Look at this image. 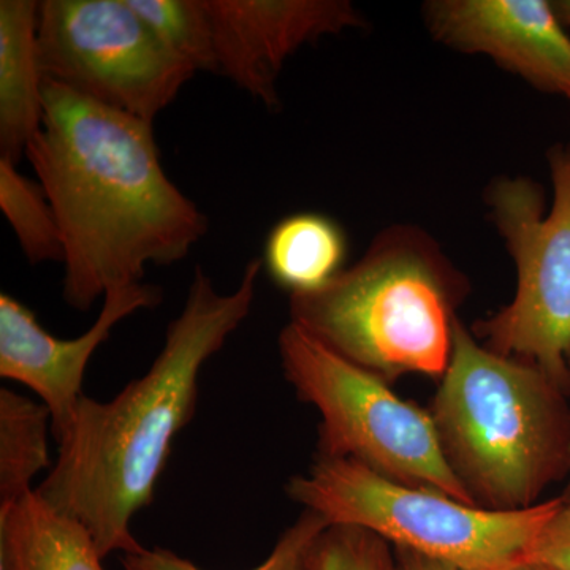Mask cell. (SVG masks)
Returning <instances> with one entry per match:
<instances>
[{
	"label": "cell",
	"instance_id": "13",
	"mask_svg": "<svg viewBox=\"0 0 570 570\" xmlns=\"http://www.w3.org/2000/svg\"><path fill=\"white\" fill-rule=\"evenodd\" d=\"M0 570H105L91 532L36 493L0 508Z\"/></svg>",
	"mask_w": 570,
	"mask_h": 570
},
{
	"label": "cell",
	"instance_id": "23",
	"mask_svg": "<svg viewBox=\"0 0 570 570\" xmlns=\"http://www.w3.org/2000/svg\"><path fill=\"white\" fill-rule=\"evenodd\" d=\"M504 570H550L549 568H546V566L539 564V562L534 561H521L519 564L510 566V568Z\"/></svg>",
	"mask_w": 570,
	"mask_h": 570
},
{
	"label": "cell",
	"instance_id": "19",
	"mask_svg": "<svg viewBox=\"0 0 570 570\" xmlns=\"http://www.w3.org/2000/svg\"><path fill=\"white\" fill-rule=\"evenodd\" d=\"M322 570H396V561L374 532L332 524L322 540Z\"/></svg>",
	"mask_w": 570,
	"mask_h": 570
},
{
	"label": "cell",
	"instance_id": "8",
	"mask_svg": "<svg viewBox=\"0 0 570 570\" xmlns=\"http://www.w3.org/2000/svg\"><path fill=\"white\" fill-rule=\"evenodd\" d=\"M37 40L45 81L149 124L197 73L127 0L39 2Z\"/></svg>",
	"mask_w": 570,
	"mask_h": 570
},
{
	"label": "cell",
	"instance_id": "15",
	"mask_svg": "<svg viewBox=\"0 0 570 570\" xmlns=\"http://www.w3.org/2000/svg\"><path fill=\"white\" fill-rule=\"evenodd\" d=\"M51 414L43 403L0 390V508L32 493V480L50 468Z\"/></svg>",
	"mask_w": 570,
	"mask_h": 570
},
{
	"label": "cell",
	"instance_id": "21",
	"mask_svg": "<svg viewBox=\"0 0 570 570\" xmlns=\"http://www.w3.org/2000/svg\"><path fill=\"white\" fill-rule=\"evenodd\" d=\"M396 570H459L448 562L431 560L414 551L397 549Z\"/></svg>",
	"mask_w": 570,
	"mask_h": 570
},
{
	"label": "cell",
	"instance_id": "6",
	"mask_svg": "<svg viewBox=\"0 0 570 570\" xmlns=\"http://www.w3.org/2000/svg\"><path fill=\"white\" fill-rule=\"evenodd\" d=\"M277 346L284 377L321 414L317 455L358 461L403 485L475 505L442 453L431 414L294 322Z\"/></svg>",
	"mask_w": 570,
	"mask_h": 570
},
{
	"label": "cell",
	"instance_id": "11",
	"mask_svg": "<svg viewBox=\"0 0 570 570\" xmlns=\"http://www.w3.org/2000/svg\"><path fill=\"white\" fill-rule=\"evenodd\" d=\"M423 22L434 40L489 56L539 91L570 97V37L547 0H428Z\"/></svg>",
	"mask_w": 570,
	"mask_h": 570
},
{
	"label": "cell",
	"instance_id": "3",
	"mask_svg": "<svg viewBox=\"0 0 570 570\" xmlns=\"http://www.w3.org/2000/svg\"><path fill=\"white\" fill-rule=\"evenodd\" d=\"M569 395L534 363L482 346L459 318L431 419L475 505L534 508L543 491L569 478Z\"/></svg>",
	"mask_w": 570,
	"mask_h": 570
},
{
	"label": "cell",
	"instance_id": "24",
	"mask_svg": "<svg viewBox=\"0 0 570 570\" xmlns=\"http://www.w3.org/2000/svg\"><path fill=\"white\" fill-rule=\"evenodd\" d=\"M561 499H562V501L566 502V504H570V474H569L568 487H566L564 494H562Z\"/></svg>",
	"mask_w": 570,
	"mask_h": 570
},
{
	"label": "cell",
	"instance_id": "18",
	"mask_svg": "<svg viewBox=\"0 0 570 570\" xmlns=\"http://www.w3.org/2000/svg\"><path fill=\"white\" fill-rule=\"evenodd\" d=\"M330 524L305 510L281 535L269 557L253 570H322V540ZM124 570H202L175 551L145 549L122 554Z\"/></svg>",
	"mask_w": 570,
	"mask_h": 570
},
{
	"label": "cell",
	"instance_id": "1",
	"mask_svg": "<svg viewBox=\"0 0 570 570\" xmlns=\"http://www.w3.org/2000/svg\"><path fill=\"white\" fill-rule=\"evenodd\" d=\"M58 217L63 299L80 313L146 266L174 265L208 219L165 171L153 124L45 81L43 121L26 151Z\"/></svg>",
	"mask_w": 570,
	"mask_h": 570
},
{
	"label": "cell",
	"instance_id": "4",
	"mask_svg": "<svg viewBox=\"0 0 570 570\" xmlns=\"http://www.w3.org/2000/svg\"><path fill=\"white\" fill-rule=\"evenodd\" d=\"M469 288L433 236L393 224L324 288L291 295V322L385 382L442 379Z\"/></svg>",
	"mask_w": 570,
	"mask_h": 570
},
{
	"label": "cell",
	"instance_id": "14",
	"mask_svg": "<svg viewBox=\"0 0 570 570\" xmlns=\"http://www.w3.org/2000/svg\"><path fill=\"white\" fill-rule=\"evenodd\" d=\"M347 249L346 232L335 219L316 212L294 213L273 225L262 264L291 295L313 294L343 272Z\"/></svg>",
	"mask_w": 570,
	"mask_h": 570
},
{
	"label": "cell",
	"instance_id": "5",
	"mask_svg": "<svg viewBox=\"0 0 570 570\" xmlns=\"http://www.w3.org/2000/svg\"><path fill=\"white\" fill-rule=\"evenodd\" d=\"M285 491L330 527L363 528L397 549L459 570H504L527 561L543 524L562 502L560 497L499 512L403 485L358 461L322 455L306 474L288 480Z\"/></svg>",
	"mask_w": 570,
	"mask_h": 570
},
{
	"label": "cell",
	"instance_id": "10",
	"mask_svg": "<svg viewBox=\"0 0 570 570\" xmlns=\"http://www.w3.org/2000/svg\"><path fill=\"white\" fill-rule=\"evenodd\" d=\"M163 303L154 284L115 288L88 332L71 340L52 336L36 313L10 294H0V376L31 389L51 414L52 438L61 442L82 396L86 367L116 325L141 309Z\"/></svg>",
	"mask_w": 570,
	"mask_h": 570
},
{
	"label": "cell",
	"instance_id": "7",
	"mask_svg": "<svg viewBox=\"0 0 570 570\" xmlns=\"http://www.w3.org/2000/svg\"><path fill=\"white\" fill-rule=\"evenodd\" d=\"M553 204L540 184L499 176L485 202L517 268L512 302L472 335L502 356L534 363L570 393V145L550 149Z\"/></svg>",
	"mask_w": 570,
	"mask_h": 570
},
{
	"label": "cell",
	"instance_id": "2",
	"mask_svg": "<svg viewBox=\"0 0 570 570\" xmlns=\"http://www.w3.org/2000/svg\"><path fill=\"white\" fill-rule=\"evenodd\" d=\"M262 268V258L247 262L238 287L220 294L197 266L148 373L107 403L81 397L58 442V461L36 493L80 521L102 560L142 549L132 520L151 504L175 439L194 419L202 367L249 316Z\"/></svg>",
	"mask_w": 570,
	"mask_h": 570
},
{
	"label": "cell",
	"instance_id": "12",
	"mask_svg": "<svg viewBox=\"0 0 570 570\" xmlns=\"http://www.w3.org/2000/svg\"><path fill=\"white\" fill-rule=\"evenodd\" d=\"M39 2H0V157L20 163L43 121Z\"/></svg>",
	"mask_w": 570,
	"mask_h": 570
},
{
	"label": "cell",
	"instance_id": "9",
	"mask_svg": "<svg viewBox=\"0 0 570 570\" xmlns=\"http://www.w3.org/2000/svg\"><path fill=\"white\" fill-rule=\"evenodd\" d=\"M217 73L268 108L279 104L285 62L306 45L365 28L348 0H205Z\"/></svg>",
	"mask_w": 570,
	"mask_h": 570
},
{
	"label": "cell",
	"instance_id": "22",
	"mask_svg": "<svg viewBox=\"0 0 570 570\" xmlns=\"http://www.w3.org/2000/svg\"><path fill=\"white\" fill-rule=\"evenodd\" d=\"M554 11H557L558 18L566 28H570V0H553L551 2Z\"/></svg>",
	"mask_w": 570,
	"mask_h": 570
},
{
	"label": "cell",
	"instance_id": "25",
	"mask_svg": "<svg viewBox=\"0 0 570 570\" xmlns=\"http://www.w3.org/2000/svg\"><path fill=\"white\" fill-rule=\"evenodd\" d=\"M568 100H569V102H570V97H569V99H568Z\"/></svg>",
	"mask_w": 570,
	"mask_h": 570
},
{
	"label": "cell",
	"instance_id": "16",
	"mask_svg": "<svg viewBox=\"0 0 570 570\" xmlns=\"http://www.w3.org/2000/svg\"><path fill=\"white\" fill-rule=\"evenodd\" d=\"M0 209L29 264H63L61 227L43 187L18 171V164L6 157H0Z\"/></svg>",
	"mask_w": 570,
	"mask_h": 570
},
{
	"label": "cell",
	"instance_id": "20",
	"mask_svg": "<svg viewBox=\"0 0 570 570\" xmlns=\"http://www.w3.org/2000/svg\"><path fill=\"white\" fill-rule=\"evenodd\" d=\"M528 560L550 570H570V504L562 501L543 524Z\"/></svg>",
	"mask_w": 570,
	"mask_h": 570
},
{
	"label": "cell",
	"instance_id": "17",
	"mask_svg": "<svg viewBox=\"0 0 570 570\" xmlns=\"http://www.w3.org/2000/svg\"><path fill=\"white\" fill-rule=\"evenodd\" d=\"M160 41L195 71L217 73L205 0H127Z\"/></svg>",
	"mask_w": 570,
	"mask_h": 570
}]
</instances>
